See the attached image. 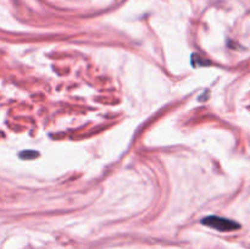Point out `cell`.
<instances>
[{"mask_svg":"<svg viewBox=\"0 0 250 249\" xmlns=\"http://www.w3.org/2000/svg\"><path fill=\"white\" fill-rule=\"evenodd\" d=\"M202 224L207 225V226L221 232L234 231V229H238L239 227H241L239 226V224H237V222L233 221V220L225 219V217H220V216L205 217V219L202 220Z\"/></svg>","mask_w":250,"mask_h":249,"instance_id":"obj_1","label":"cell"}]
</instances>
